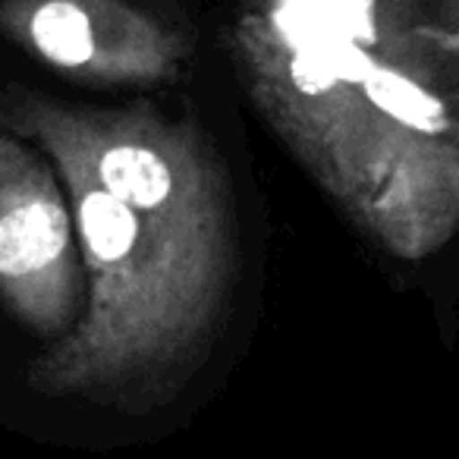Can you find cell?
<instances>
[{"label":"cell","instance_id":"5","mask_svg":"<svg viewBox=\"0 0 459 459\" xmlns=\"http://www.w3.org/2000/svg\"><path fill=\"white\" fill-rule=\"evenodd\" d=\"M390 54L434 89L459 98V0H440L431 20H412L403 26Z\"/></svg>","mask_w":459,"mask_h":459},{"label":"cell","instance_id":"4","mask_svg":"<svg viewBox=\"0 0 459 459\" xmlns=\"http://www.w3.org/2000/svg\"><path fill=\"white\" fill-rule=\"evenodd\" d=\"M0 32L73 79L152 85L173 79L189 41L129 0H0Z\"/></svg>","mask_w":459,"mask_h":459},{"label":"cell","instance_id":"1","mask_svg":"<svg viewBox=\"0 0 459 459\" xmlns=\"http://www.w3.org/2000/svg\"><path fill=\"white\" fill-rule=\"evenodd\" d=\"M0 126L57 170L85 271L82 315L32 365L48 396H142L211 343L237 281L230 183L202 126L148 104L73 108L32 89Z\"/></svg>","mask_w":459,"mask_h":459},{"label":"cell","instance_id":"2","mask_svg":"<svg viewBox=\"0 0 459 459\" xmlns=\"http://www.w3.org/2000/svg\"><path fill=\"white\" fill-rule=\"evenodd\" d=\"M258 108L340 208L400 258L459 230V98L368 48L327 0H262L233 22Z\"/></svg>","mask_w":459,"mask_h":459},{"label":"cell","instance_id":"3","mask_svg":"<svg viewBox=\"0 0 459 459\" xmlns=\"http://www.w3.org/2000/svg\"><path fill=\"white\" fill-rule=\"evenodd\" d=\"M85 271L54 164L0 126V299L35 333L64 337L82 315Z\"/></svg>","mask_w":459,"mask_h":459}]
</instances>
